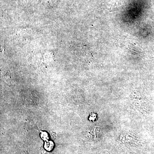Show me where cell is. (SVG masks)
I'll list each match as a JSON object with an SVG mask.
<instances>
[{
  "mask_svg": "<svg viewBox=\"0 0 154 154\" xmlns=\"http://www.w3.org/2000/svg\"><path fill=\"white\" fill-rule=\"evenodd\" d=\"M108 154H110V153L108 152Z\"/></svg>",
  "mask_w": 154,
  "mask_h": 154,
  "instance_id": "1",
  "label": "cell"
}]
</instances>
